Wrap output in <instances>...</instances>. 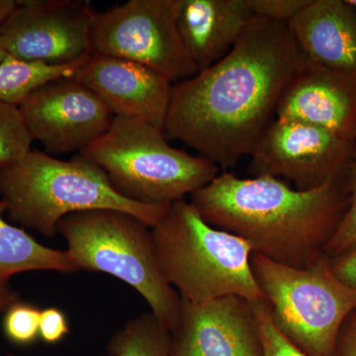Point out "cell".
Segmentation results:
<instances>
[{
  "label": "cell",
  "mask_w": 356,
  "mask_h": 356,
  "mask_svg": "<svg viewBox=\"0 0 356 356\" xmlns=\"http://www.w3.org/2000/svg\"><path fill=\"white\" fill-rule=\"evenodd\" d=\"M346 177L302 191L277 178L224 172L189 202L211 226L247 241L252 254L306 268L324 257L348 211Z\"/></svg>",
  "instance_id": "cell-2"
},
{
  "label": "cell",
  "mask_w": 356,
  "mask_h": 356,
  "mask_svg": "<svg viewBox=\"0 0 356 356\" xmlns=\"http://www.w3.org/2000/svg\"><path fill=\"white\" fill-rule=\"evenodd\" d=\"M107 175L123 197L143 204H170L210 184L219 168L168 144L163 129L115 116L99 139L79 153Z\"/></svg>",
  "instance_id": "cell-5"
},
{
  "label": "cell",
  "mask_w": 356,
  "mask_h": 356,
  "mask_svg": "<svg viewBox=\"0 0 356 356\" xmlns=\"http://www.w3.org/2000/svg\"><path fill=\"white\" fill-rule=\"evenodd\" d=\"M250 268L281 334L307 356H334L341 327L356 312V291L334 275L329 257L295 268L252 254Z\"/></svg>",
  "instance_id": "cell-7"
},
{
  "label": "cell",
  "mask_w": 356,
  "mask_h": 356,
  "mask_svg": "<svg viewBox=\"0 0 356 356\" xmlns=\"http://www.w3.org/2000/svg\"><path fill=\"white\" fill-rule=\"evenodd\" d=\"M7 57H8V55H7L6 51H4V49L2 48L1 46H0V63L3 62Z\"/></svg>",
  "instance_id": "cell-30"
},
{
  "label": "cell",
  "mask_w": 356,
  "mask_h": 356,
  "mask_svg": "<svg viewBox=\"0 0 356 356\" xmlns=\"http://www.w3.org/2000/svg\"><path fill=\"white\" fill-rule=\"evenodd\" d=\"M86 60L67 65H49L8 56L0 63V102L19 106L28 95L43 84L74 76Z\"/></svg>",
  "instance_id": "cell-19"
},
{
  "label": "cell",
  "mask_w": 356,
  "mask_h": 356,
  "mask_svg": "<svg viewBox=\"0 0 356 356\" xmlns=\"http://www.w3.org/2000/svg\"><path fill=\"white\" fill-rule=\"evenodd\" d=\"M91 53L146 65L172 83L198 74L178 34L175 0H129L95 13Z\"/></svg>",
  "instance_id": "cell-8"
},
{
  "label": "cell",
  "mask_w": 356,
  "mask_h": 356,
  "mask_svg": "<svg viewBox=\"0 0 356 356\" xmlns=\"http://www.w3.org/2000/svg\"><path fill=\"white\" fill-rule=\"evenodd\" d=\"M110 356H175L172 334L152 313L131 318L107 344Z\"/></svg>",
  "instance_id": "cell-18"
},
{
  "label": "cell",
  "mask_w": 356,
  "mask_h": 356,
  "mask_svg": "<svg viewBox=\"0 0 356 356\" xmlns=\"http://www.w3.org/2000/svg\"><path fill=\"white\" fill-rule=\"evenodd\" d=\"M33 140L44 153L83 152L108 131L114 119L104 102L74 77L43 84L19 104Z\"/></svg>",
  "instance_id": "cell-11"
},
{
  "label": "cell",
  "mask_w": 356,
  "mask_h": 356,
  "mask_svg": "<svg viewBox=\"0 0 356 356\" xmlns=\"http://www.w3.org/2000/svg\"><path fill=\"white\" fill-rule=\"evenodd\" d=\"M312 0H248L255 17L288 24Z\"/></svg>",
  "instance_id": "cell-24"
},
{
  "label": "cell",
  "mask_w": 356,
  "mask_h": 356,
  "mask_svg": "<svg viewBox=\"0 0 356 356\" xmlns=\"http://www.w3.org/2000/svg\"><path fill=\"white\" fill-rule=\"evenodd\" d=\"M288 27L307 60L356 81V7L348 0H312Z\"/></svg>",
  "instance_id": "cell-15"
},
{
  "label": "cell",
  "mask_w": 356,
  "mask_h": 356,
  "mask_svg": "<svg viewBox=\"0 0 356 356\" xmlns=\"http://www.w3.org/2000/svg\"><path fill=\"white\" fill-rule=\"evenodd\" d=\"M152 236L161 273L184 301L264 299L250 268V243L211 226L185 199L168 204Z\"/></svg>",
  "instance_id": "cell-4"
},
{
  "label": "cell",
  "mask_w": 356,
  "mask_h": 356,
  "mask_svg": "<svg viewBox=\"0 0 356 356\" xmlns=\"http://www.w3.org/2000/svg\"><path fill=\"white\" fill-rule=\"evenodd\" d=\"M355 315H356V312H355Z\"/></svg>",
  "instance_id": "cell-32"
},
{
  "label": "cell",
  "mask_w": 356,
  "mask_h": 356,
  "mask_svg": "<svg viewBox=\"0 0 356 356\" xmlns=\"http://www.w3.org/2000/svg\"><path fill=\"white\" fill-rule=\"evenodd\" d=\"M252 17L248 0H175L178 34L198 72L228 55Z\"/></svg>",
  "instance_id": "cell-16"
},
{
  "label": "cell",
  "mask_w": 356,
  "mask_h": 356,
  "mask_svg": "<svg viewBox=\"0 0 356 356\" xmlns=\"http://www.w3.org/2000/svg\"><path fill=\"white\" fill-rule=\"evenodd\" d=\"M350 204L348 211L325 248V254L329 259L337 257L356 245V159L348 170L346 177Z\"/></svg>",
  "instance_id": "cell-22"
},
{
  "label": "cell",
  "mask_w": 356,
  "mask_h": 356,
  "mask_svg": "<svg viewBox=\"0 0 356 356\" xmlns=\"http://www.w3.org/2000/svg\"><path fill=\"white\" fill-rule=\"evenodd\" d=\"M306 57L288 24L254 17L217 64L173 84L163 132L224 170L250 156Z\"/></svg>",
  "instance_id": "cell-1"
},
{
  "label": "cell",
  "mask_w": 356,
  "mask_h": 356,
  "mask_svg": "<svg viewBox=\"0 0 356 356\" xmlns=\"http://www.w3.org/2000/svg\"><path fill=\"white\" fill-rule=\"evenodd\" d=\"M95 93L114 114L165 126L173 83L146 65L91 53L72 76Z\"/></svg>",
  "instance_id": "cell-13"
},
{
  "label": "cell",
  "mask_w": 356,
  "mask_h": 356,
  "mask_svg": "<svg viewBox=\"0 0 356 356\" xmlns=\"http://www.w3.org/2000/svg\"><path fill=\"white\" fill-rule=\"evenodd\" d=\"M6 204L0 200V283L14 275L29 271H79L67 250H56L42 245L25 229L6 221Z\"/></svg>",
  "instance_id": "cell-17"
},
{
  "label": "cell",
  "mask_w": 356,
  "mask_h": 356,
  "mask_svg": "<svg viewBox=\"0 0 356 356\" xmlns=\"http://www.w3.org/2000/svg\"><path fill=\"white\" fill-rule=\"evenodd\" d=\"M276 119L356 140V81L306 60L285 86Z\"/></svg>",
  "instance_id": "cell-14"
},
{
  "label": "cell",
  "mask_w": 356,
  "mask_h": 356,
  "mask_svg": "<svg viewBox=\"0 0 356 356\" xmlns=\"http://www.w3.org/2000/svg\"><path fill=\"white\" fill-rule=\"evenodd\" d=\"M41 312L38 307L20 300L9 307L4 312L2 321V330L7 341L19 346L35 343L39 337Z\"/></svg>",
  "instance_id": "cell-21"
},
{
  "label": "cell",
  "mask_w": 356,
  "mask_h": 356,
  "mask_svg": "<svg viewBox=\"0 0 356 356\" xmlns=\"http://www.w3.org/2000/svg\"><path fill=\"white\" fill-rule=\"evenodd\" d=\"M79 270L109 274L134 288L172 334L179 325L181 298L159 268L152 228L113 209L67 215L58 225Z\"/></svg>",
  "instance_id": "cell-6"
},
{
  "label": "cell",
  "mask_w": 356,
  "mask_h": 356,
  "mask_svg": "<svg viewBox=\"0 0 356 356\" xmlns=\"http://www.w3.org/2000/svg\"><path fill=\"white\" fill-rule=\"evenodd\" d=\"M350 4H353V6L356 7V0H348Z\"/></svg>",
  "instance_id": "cell-31"
},
{
  "label": "cell",
  "mask_w": 356,
  "mask_h": 356,
  "mask_svg": "<svg viewBox=\"0 0 356 356\" xmlns=\"http://www.w3.org/2000/svg\"><path fill=\"white\" fill-rule=\"evenodd\" d=\"M330 266L341 282L356 291V245L343 254L330 259Z\"/></svg>",
  "instance_id": "cell-26"
},
{
  "label": "cell",
  "mask_w": 356,
  "mask_h": 356,
  "mask_svg": "<svg viewBox=\"0 0 356 356\" xmlns=\"http://www.w3.org/2000/svg\"><path fill=\"white\" fill-rule=\"evenodd\" d=\"M17 0H0V25L17 6Z\"/></svg>",
  "instance_id": "cell-29"
},
{
  "label": "cell",
  "mask_w": 356,
  "mask_h": 356,
  "mask_svg": "<svg viewBox=\"0 0 356 356\" xmlns=\"http://www.w3.org/2000/svg\"><path fill=\"white\" fill-rule=\"evenodd\" d=\"M32 143L19 106L0 102V168L27 156Z\"/></svg>",
  "instance_id": "cell-20"
},
{
  "label": "cell",
  "mask_w": 356,
  "mask_h": 356,
  "mask_svg": "<svg viewBox=\"0 0 356 356\" xmlns=\"http://www.w3.org/2000/svg\"><path fill=\"white\" fill-rule=\"evenodd\" d=\"M95 15L86 0H21L0 25V46L25 62L76 64L91 54Z\"/></svg>",
  "instance_id": "cell-10"
},
{
  "label": "cell",
  "mask_w": 356,
  "mask_h": 356,
  "mask_svg": "<svg viewBox=\"0 0 356 356\" xmlns=\"http://www.w3.org/2000/svg\"><path fill=\"white\" fill-rule=\"evenodd\" d=\"M19 293L9 282L0 283V313H4L13 303L19 301Z\"/></svg>",
  "instance_id": "cell-28"
},
{
  "label": "cell",
  "mask_w": 356,
  "mask_h": 356,
  "mask_svg": "<svg viewBox=\"0 0 356 356\" xmlns=\"http://www.w3.org/2000/svg\"><path fill=\"white\" fill-rule=\"evenodd\" d=\"M70 332L69 322L64 312L56 307L44 309L40 317L39 337L44 343H58Z\"/></svg>",
  "instance_id": "cell-25"
},
{
  "label": "cell",
  "mask_w": 356,
  "mask_h": 356,
  "mask_svg": "<svg viewBox=\"0 0 356 356\" xmlns=\"http://www.w3.org/2000/svg\"><path fill=\"white\" fill-rule=\"evenodd\" d=\"M261 327L264 356H307L283 336L273 322V314L266 299L252 302Z\"/></svg>",
  "instance_id": "cell-23"
},
{
  "label": "cell",
  "mask_w": 356,
  "mask_h": 356,
  "mask_svg": "<svg viewBox=\"0 0 356 356\" xmlns=\"http://www.w3.org/2000/svg\"><path fill=\"white\" fill-rule=\"evenodd\" d=\"M334 356H356L355 313L351 314L341 327Z\"/></svg>",
  "instance_id": "cell-27"
},
{
  "label": "cell",
  "mask_w": 356,
  "mask_h": 356,
  "mask_svg": "<svg viewBox=\"0 0 356 356\" xmlns=\"http://www.w3.org/2000/svg\"><path fill=\"white\" fill-rule=\"evenodd\" d=\"M248 172L291 181L297 191L318 188L348 175L356 159V140L325 129L275 119L252 154Z\"/></svg>",
  "instance_id": "cell-9"
},
{
  "label": "cell",
  "mask_w": 356,
  "mask_h": 356,
  "mask_svg": "<svg viewBox=\"0 0 356 356\" xmlns=\"http://www.w3.org/2000/svg\"><path fill=\"white\" fill-rule=\"evenodd\" d=\"M172 334L175 356H264L254 305L236 295L201 303L181 299L179 325Z\"/></svg>",
  "instance_id": "cell-12"
},
{
  "label": "cell",
  "mask_w": 356,
  "mask_h": 356,
  "mask_svg": "<svg viewBox=\"0 0 356 356\" xmlns=\"http://www.w3.org/2000/svg\"><path fill=\"white\" fill-rule=\"evenodd\" d=\"M0 200L14 222L44 238L57 235L67 215L95 209L129 213L153 228L168 206L123 197L102 168L81 154L62 161L41 151L0 168Z\"/></svg>",
  "instance_id": "cell-3"
}]
</instances>
